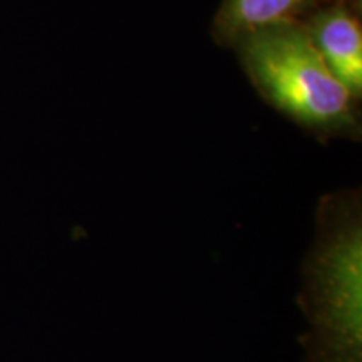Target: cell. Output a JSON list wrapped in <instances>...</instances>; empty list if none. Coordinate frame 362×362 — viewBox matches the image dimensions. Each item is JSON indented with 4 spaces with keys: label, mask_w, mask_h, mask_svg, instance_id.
<instances>
[{
    "label": "cell",
    "mask_w": 362,
    "mask_h": 362,
    "mask_svg": "<svg viewBox=\"0 0 362 362\" xmlns=\"http://www.w3.org/2000/svg\"><path fill=\"white\" fill-rule=\"evenodd\" d=\"M317 51L352 98L362 93V29L356 13L339 2L320 11L305 27Z\"/></svg>",
    "instance_id": "3957f363"
},
{
    "label": "cell",
    "mask_w": 362,
    "mask_h": 362,
    "mask_svg": "<svg viewBox=\"0 0 362 362\" xmlns=\"http://www.w3.org/2000/svg\"><path fill=\"white\" fill-rule=\"evenodd\" d=\"M320 0H225L218 17L221 39L240 40L257 30L297 24Z\"/></svg>",
    "instance_id": "277c9868"
},
{
    "label": "cell",
    "mask_w": 362,
    "mask_h": 362,
    "mask_svg": "<svg viewBox=\"0 0 362 362\" xmlns=\"http://www.w3.org/2000/svg\"><path fill=\"white\" fill-rule=\"evenodd\" d=\"M238 42L248 76L285 115L322 131L352 123L356 99L325 64L305 27H267Z\"/></svg>",
    "instance_id": "6da1fadb"
},
{
    "label": "cell",
    "mask_w": 362,
    "mask_h": 362,
    "mask_svg": "<svg viewBox=\"0 0 362 362\" xmlns=\"http://www.w3.org/2000/svg\"><path fill=\"white\" fill-rule=\"evenodd\" d=\"M322 322L337 362H361L362 237L351 225L330 240L317 265Z\"/></svg>",
    "instance_id": "7a4b0ae2"
}]
</instances>
